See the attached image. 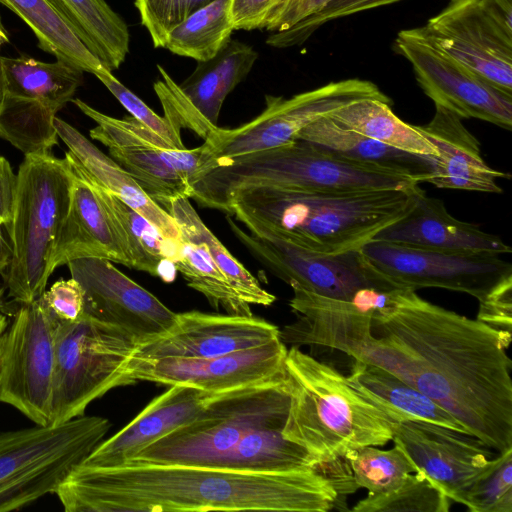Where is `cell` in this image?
<instances>
[{
	"label": "cell",
	"mask_w": 512,
	"mask_h": 512,
	"mask_svg": "<svg viewBox=\"0 0 512 512\" xmlns=\"http://www.w3.org/2000/svg\"><path fill=\"white\" fill-rule=\"evenodd\" d=\"M312 0H232L235 30H287L309 14Z\"/></svg>",
	"instance_id": "f35d334b"
},
{
	"label": "cell",
	"mask_w": 512,
	"mask_h": 512,
	"mask_svg": "<svg viewBox=\"0 0 512 512\" xmlns=\"http://www.w3.org/2000/svg\"><path fill=\"white\" fill-rule=\"evenodd\" d=\"M351 358L379 366L450 413L465 431L502 453L512 448V334L401 288L372 318Z\"/></svg>",
	"instance_id": "6da1fadb"
},
{
	"label": "cell",
	"mask_w": 512,
	"mask_h": 512,
	"mask_svg": "<svg viewBox=\"0 0 512 512\" xmlns=\"http://www.w3.org/2000/svg\"><path fill=\"white\" fill-rule=\"evenodd\" d=\"M106 418L79 416L57 425L0 433V512L19 510L59 485L103 441Z\"/></svg>",
	"instance_id": "ba28073f"
},
{
	"label": "cell",
	"mask_w": 512,
	"mask_h": 512,
	"mask_svg": "<svg viewBox=\"0 0 512 512\" xmlns=\"http://www.w3.org/2000/svg\"><path fill=\"white\" fill-rule=\"evenodd\" d=\"M353 360L348 381L393 421L419 420L467 433L450 413L409 383L379 366Z\"/></svg>",
	"instance_id": "4316f807"
},
{
	"label": "cell",
	"mask_w": 512,
	"mask_h": 512,
	"mask_svg": "<svg viewBox=\"0 0 512 512\" xmlns=\"http://www.w3.org/2000/svg\"><path fill=\"white\" fill-rule=\"evenodd\" d=\"M479 302L476 319L491 328L511 334L512 274L498 282Z\"/></svg>",
	"instance_id": "7bdbcfd3"
},
{
	"label": "cell",
	"mask_w": 512,
	"mask_h": 512,
	"mask_svg": "<svg viewBox=\"0 0 512 512\" xmlns=\"http://www.w3.org/2000/svg\"><path fill=\"white\" fill-rule=\"evenodd\" d=\"M214 0H135L141 23L153 45L163 48L168 32L188 16Z\"/></svg>",
	"instance_id": "60d3db41"
},
{
	"label": "cell",
	"mask_w": 512,
	"mask_h": 512,
	"mask_svg": "<svg viewBox=\"0 0 512 512\" xmlns=\"http://www.w3.org/2000/svg\"><path fill=\"white\" fill-rule=\"evenodd\" d=\"M416 177L341 156L295 139L274 148L216 163L191 185L199 206L228 214L233 196L245 189L273 187L312 191L409 189Z\"/></svg>",
	"instance_id": "5b68a950"
},
{
	"label": "cell",
	"mask_w": 512,
	"mask_h": 512,
	"mask_svg": "<svg viewBox=\"0 0 512 512\" xmlns=\"http://www.w3.org/2000/svg\"><path fill=\"white\" fill-rule=\"evenodd\" d=\"M462 504L471 512H512V448L494 456L472 480Z\"/></svg>",
	"instance_id": "74e56055"
},
{
	"label": "cell",
	"mask_w": 512,
	"mask_h": 512,
	"mask_svg": "<svg viewBox=\"0 0 512 512\" xmlns=\"http://www.w3.org/2000/svg\"><path fill=\"white\" fill-rule=\"evenodd\" d=\"M55 128L68 147L66 156L95 184L134 208L151 222L170 241L179 242L180 231L176 221L157 204L136 180L114 159L104 154L76 128L56 117Z\"/></svg>",
	"instance_id": "484cf974"
},
{
	"label": "cell",
	"mask_w": 512,
	"mask_h": 512,
	"mask_svg": "<svg viewBox=\"0 0 512 512\" xmlns=\"http://www.w3.org/2000/svg\"><path fill=\"white\" fill-rule=\"evenodd\" d=\"M333 0H312L308 16L317 13ZM306 18V17H305Z\"/></svg>",
	"instance_id": "681fc988"
},
{
	"label": "cell",
	"mask_w": 512,
	"mask_h": 512,
	"mask_svg": "<svg viewBox=\"0 0 512 512\" xmlns=\"http://www.w3.org/2000/svg\"><path fill=\"white\" fill-rule=\"evenodd\" d=\"M41 298L59 321L73 322L84 314V293L72 277L56 281Z\"/></svg>",
	"instance_id": "ee69618b"
},
{
	"label": "cell",
	"mask_w": 512,
	"mask_h": 512,
	"mask_svg": "<svg viewBox=\"0 0 512 512\" xmlns=\"http://www.w3.org/2000/svg\"><path fill=\"white\" fill-rule=\"evenodd\" d=\"M393 49L412 65L416 81L434 102L462 119L512 128V95L428 42L416 28L401 30Z\"/></svg>",
	"instance_id": "9a60e30c"
},
{
	"label": "cell",
	"mask_w": 512,
	"mask_h": 512,
	"mask_svg": "<svg viewBox=\"0 0 512 512\" xmlns=\"http://www.w3.org/2000/svg\"><path fill=\"white\" fill-rule=\"evenodd\" d=\"M0 3L19 16L35 34L39 47L57 60L93 75L105 68L47 0H0Z\"/></svg>",
	"instance_id": "d6a6232c"
},
{
	"label": "cell",
	"mask_w": 512,
	"mask_h": 512,
	"mask_svg": "<svg viewBox=\"0 0 512 512\" xmlns=\"http://www.w3.org/2000/svg\"><path fill=\"white\" fill-rule=\"evenodd\" d=\"M227 223L242 245L273 275L325 297L350 300L356 291L404 288L391 280L360 250L339 254L311 251L275 238H262L242 230L228 215Z\"/></svg>",
	"instance_id": "5bb4252c"
},
{
	"label": "cell",
	"mask_w": 512,
	"mask_h": 512,
	"mask_svg": "<svg viewBox=\"0 0 512 512\" xmlns=\"http://www.w3.org/2000/svg\"><path fill=\"white\" fill-rule=\"evenodd\" d=\"M415 126L438 152L424 182L441 189L502 192L497 180L510 178V175L491 168L484 161L480 142L464 126L460 116L435 105L431 121Z\"/></svg>",
	"instance_id": "cb8c5ba5"
},
{
	"label": "cell",
	"mask_w": 512,
	"mask_h": 512,
	"mask_svg": "<svg viewBox=\"0 0 512 512\" xmlns=\"http://www.w3.org/2000/svg\"><path fill=\"white\" fill-rule=\"evenodd\" d=\"M285 371L290 403L282 435L315 458L321 471L350 449L392 440V419L335 368L291 346Z\"/></svg>",
	"instance_id": "277c9868"
},
{
	"label": "cell",
	"mask_w": 512,
	"mask_h": 512,
	"mask_svg": "<svg viewBox=\"0 0 512 512\" xmlns=\"http://www.w3.org/2000/svg\"><path fill=\"white\" fill-rule=\"evenodd\" d=\"M17 192V174L9 162L0 156V223L7 228L13 218Z\"/></svg>",
	"instance_id": "f6af8a7d"
},
{
	"label": "cell",
	"mask_w": 512,
	"mask_h": 512,
	"mask_svg": "<svg viewBox=\"0 0 512 512\" xmlns=\"http://www.w3.org/2000/svg\"><path fill=\"white\" fill-rule=\"evenodd\" d=\"M8 42H9V36L7 34L6 29L3 26L2 19L0 16V50H1V47L4 44H7Z\"/></svg>",
	"instance_id": "f907efd6"
},
{
	"label": "cell",
	"mask_w": 512,
	"mask_h": 512,
	"mask_svg": "<svg viewBox=\"0 0 512 512\" xmlns=\"http://www.w3.org/2000/svg\"><path fill=\"white\" fill-rule=\"evenodd\" d=\"M372 240L448 253H511L498 236L454 218L442 200L427 196L421 188L410 210Z\"/></svg>",
	"instance_id": "603a6c76"
},
{
	"label": "cell",
	"mask_w": 512,
	"mask_h": 512,
	"mask_svg": "<svg viewBox=\"0 0 512 512\" xmlns=\"http://www.w3.org/2000/svg\"><path fill=\"white\" fill-rule=\"evenodd\" d=\"M72 183L68 160L51 153L26 155L19 167L13 218L6 228L12 257L2 275L8 296L21 305L37 300L46 290Z\"/></svg>",
	"instance_id": "8992f818"
},
{
	"label": "cell",
	"mask_w": 512,
	"mask_h": 512,
	"mask_svg": "<svg viewBox=\"0 0 512 512\" xmlns=\"http://www.w3.org/2000/svg\"><path fill=\"white\" fill-rule=\"evenodd\" d=\"M280 338V329L253 315L176 313L165 332L138 343L131 355L142 359H203L251 349Z\"/></svg>",
	"instance_id": "ffe728a7"
},
{
	"label": "cell",
	"mask_w": 512,
	"mask_h": 512,
	"mask_svg": "<svg viewBox=\"0 0 512 512\" xmlns=\"http://www.w3.org/2000/svg\"><path fill=\"white\" fill-rule=\"evenodd\" d=\"M360 251L404 288H443L478 301L512 274V265L496 253H448L377 240L368 241Z\"/></svg>",
	"instance_id": "2e32d148"
},
{
	"label": "cell",
	"mask_w": 512,
	"mask_h": 512,
	"mask_svg": "<svg viewBox=\"0 0 512 512\" xmlns=\"http://www.w3.org/2000/svg\"><path fill=\"white\" fill-rule=\"evenodd\" d=\"M180 231L181 240L172 263L187 285L203 294L210 305L227 314L253 315L250 305L233 289L228 279L211 257L206 244L182 219L173 217Z\"/></svg>",
	"instance_id": "4dcf8cb0"
},
{
	"label": "cell",
	"mask_w": 512,
	"mask_h": 512,
	"mask_svg": "<svg viewBox=\"0 0 512 512\" xmlns=\"http://www.w3.org/2000/svg\"><path fill=\"white\" fill-rule=\"evenodd\" d=\"M67 266L71 277L82 287L84 313L121 328L137 344L158 336L175 323V312L111 261L82 258Z\"/></svg>",
	"instance_id": "d6986e66"
},
{
	"label": "cell",
	"mask_w": 512,
	"mask_h": 512,
	"mask_svg": "<svg viewBox=\"0 0 512 512\" xmlns=\"http://www.w3.org/2000/svg\"><path fill=\"white\" fill-rule=\"evenodd\" d=\"M231 4L232 0H214L193 12L168 32L163 48L196 61L212 58L235 30Z\"/></svg>",
	"instance_id": "836d02e7"
},
{
	"label": "cell",
	"mask_w": 512,
	"mask_h": 512,
	"mask_svg": "<svg viewBox=\"0 0 512 512\" xmlns=\"http://www.w3.org/2000/svg\"><path fill=\"white\" fill-rule=\"evenodd\" d=\"M392 103L364 99L348 104L329 117L339 126L414 155L436 158L435 146L416 128L397 117Z\"/></svg>",
	"instance_id": "1f68e13d"
},
{
	"label": "cell",
	"mask_w": 512,
	"mask_h": 512,
	"mask_svg": "<svg viewBox=\"0 0 512 512\" xmlns=\"http://www.w3.org/2000/svg\"><path fill=\"white\" fill-rule=\"evenodd\" d=\"M136 345L126 331L85 313L58 320L50 425L83 416L91 402L127 385L124 368Z\"/></svg>",
	"instance_id": "9c48e42d"
},
{
	"label": "cell",
	"mask_w": 512,
	"mask_h": 512,
	"mask_svg": "<svg viewBox=\"0 0 512 512\" xmlns=\"http://www.w3.org/2000/svg\"><path fill=\"white\" fill-rule=\"evenodd\" d=\"M121 105L138 121L179 148H185L181 127L167 116H159L106 68L95 75Z\"/></svg>",
	"instance_id": "b9f144b4"
},
{
	"label": "cell",
	"mask_w": 512,
	"mask_h": 512,
	"mask_svg": "<svg viewBox=\"0 0 512 512\" xmlns=\"http://www.w3.org/2000/svg\"><path fill=\"white\" fill-rule=\"evenodd\" d=\"M83 71L62 61L0 56V137L25 156L58 143L55 118L82 84Z\"/></svg>",
	"instance_id": "30bf717a"
},
{
	"label": "cell",
	"mask_w": 512,
	"mask_h": 512,
	"mask_svg": "<svg viewBox=\"0 0 512 512\" xmlns=\"http://www.w3.org/2000/svg\"><path fill=\"white\" fill-rule=\"evenodd\" d=\"M172 217L185 221L206 244L218 268L222 271L239 297L249 305L269 306L275 295L265 290L258 280L241 264L205 225L190 202V198L179 196L165 208Z\"/></svg>",
	"instance_id": "e575fe53"
},
{
	"label": "cell",
	"mask_w": 512,
	"mask_h": 512,
	"mask_svg": "<svg viewBox=\"0 0 512 512\" xmlns=\"http://www.w3.org/2000/svg\"><path fill=\"white\" fill-rule=\"evenodd\" d=\"M344 459L354 487L364 488L369 494L389 492L398 487L409 473L416 471L409 457L395 444L388 450L377 446L353 448L345 453Z\"/></svg>",
	"instance_id": "d590c367"
},
{
	"label": "cell",
	"mask_w": 512,
	"mask_h": 512,
	"mask_svg": "<svg viewBox=\"0 0 512 512\" xmlns=\"http://www.w3.org/2000/svg\"><path fill=\"white\" fill-rule=\"evenodd\" d=\"M402 0H333L320 11L307 16L291 28L271 33L266 43L276 48L303 44L318 28L342 17L393 4Z\"/></svg>",
	"instance_id": "ab89813d"
},
{
	"label": "cell",
	"mask_w": 512,
	"mask_h": 512,
	"mask_svg": "<svg viewBox=\"0 0 512 512\" xmlns=\"http://www.w3.org/2000/svg\"><path fill=\"white\" fill-rule=\"evenodd\" d=\"M2 294H3V290L0 288V311L2 308Z\"/></svg>",
	"instance_id": "816d5d0a"
},
{
	"label": "cell",
	"mask_w": 512,
	"mask_h": 512,
	"mask_svg": "<svg viewBox=\"0 0 512 512\" xmlns=\"http://www.w3.org/2000/svg\"><path fill=\"white\" fill-rule=\"evenodd\" d=\"M57 323L40 297L21 305L3 337L0 402L36 425L51 424Z\"/></svg>",
	"instance_id": "4fadbf2b"
},
{
	"label": "cell",
	"mask_w": 512,
	"mask_h": 512,
	"mask_svg": "<svg viewBox=\"0 0 512 512\" xmlns=\"http://www.w3.org/2000/svg\"><path fill=\"white\" fill-rule=\"evenodd\" d=\"M257 58L250 45L230 39L215 56L197 61L194 71L178 85L193 108L217 125L225 98L246 78Z\"/></svg>",
	"instance_id": "83f0119b"
},
{
	"label": "cell",
	"mask_w": 512,
	"mask_h": 512,
	"mask_svg": "<svg viewBox=\"0 0 512 512\" xmlns=\"http://www.w3.org/2000/svg\"><path fill=\"white\" fill-rule=\"evenodd\" d=\"M296 139L305 140L356 161L375 164L424 182L434 158L407 153L360 133L345 129L329 116L309 124Z\"/></svg>",
	"instance_id": "f546056e"
},
{
	"label": "cell",
	"mask_w": 512,
	"mask_h": 512,
	"mask_svg": "<svg viewBox=\"0 0 512 512\" xmlns=\"http://www.w3.org/2000/svg\"><path fill=\"white\" fill-rule=\"evenodd\" d=\"M71 102L97 124L90 130V137L106 146L111 158L157 204L165 209L179 196L191 198V185L207 165L205 143L193 149L179 148L133 116L119 119L79 98Z\"/></svg>",
	"instance_id": "8fae6325"
},
{
	"label": "cell",
	"mask_w": 512,
	"mask_h": 512,
	"mask_svg": "<svg viewBox=\"0 0 512 512\" xmlns=\"http://www.w3.org/2000/svg\"><path fill=\"white\" fill-rule=\"evenodd\" d=\"M451 500L423 472L409 473L395 489L367 496L352 508L355 512H448Z\"/></svg>",
	"instance_id": "8d00e7d4"
},
{
	"label": "cell",
	"mask_w": 512,
	"mask_h": 512,
	"mask_svg": "<svg viewBox=\"0 0 512 512\" xmlns=\"http://www.w3.org/2000/svg\"><path fill=\"white\" fill-rule=\"evenodd\" d=\"M484 11L508 34L512 35V0H479Z\"/></svg>",
	"instance_id": "bcb514c9"
},
{
	"label": "cell",
	"mask_w": 512,
	"mask_h": 512,
	"mask_svg": "<svg viewBox=\"0 0 512 512\" xmlns=\"http://www.w3.org/2000/svg\"><path fill=\"white\" fill-rule=\"evenodd\" d=\"M109 71L129 53L128 26L105 0H47Z\"/></svg>",
	"instance_id": "f1b7e54d"
},
{
	"label": "cell",
	"mask_w": 512,
	"mask_h": 512,
	"mask_svg": "<svg viewBox=\"0 0 512 512\" xmlns=\"http://www.w3.org/2000/svg\"><path fill=\"white\" fill-rule=\"evenodd\" d=\"M417 31L434 47L512 95V35L479 0H450Z\"/></svg>",
	"instance_id": "ac0fdd59"
},
{
	"label": "cell",
	"mask_w": 512,
	"mask_h": 512,
	"mask_svg": "<svg viewBox=\"0 0 512 512\" xmlns=\"http://www.w3.org/2000/svg\"><path fill=\"white\" fill-rule=\"evenodd\" d=\"M392 441L451 500L462 504L472 480L495 456L486 444L464 432L435 423L391 422Z\"/></svg>",
	"instance_id": "44dd1931"
},
{
	"label": "cell",
	"mask_w": 512,
	"mask_h": 512,
	"mask_svg": "<svg viewBox=\"0 0 512 512\" xmlns=\"http://www.w3.org/2000/svg\"><path fill=\"white\" fill-rule=\"evenodd\" d=\"M286 344L281 337L264 345L203 359L130 357L124 368L127 385L148 381L218 394L284 377Z\"/></svg>",
	"instance_id": "e0dca14e"
},
{
	"label": "cell",
	"mask_w": 512,
	"mask_h": 512,
	"mask_svg": "<svg viewBox=\"0 0 512 512\" xmlns=\"http://www.w3.org/2000/svg\"><path fill=\"white\" fill-rule=\"evenodd\" d=\"M419 185L409 189L312 191L260 187L237 192L229 203L249 233L311 251L360 250L413 206Z\"/></svg>",
	"instance_id": "3957f363"
},
{
	"label": "cell",
	"mask_w": 512,
	"mask_h": 512,
	"mask_svg": "<svg viewBox=\"0 0 512 512\" xmlns=\"http://www.w3.org/2000/svg\"><path fill=\"white\" fill-rule=\"evenodd\" d=\"M8 327V320L7 318L0 313V375H1V365H2V344H3V337L4 333Z\"/></svg>",
	"instance_id": "c3c4849f"
},
{
	"label": "cell",
	"mask_w": 512,
	"mask_h": 512,
	"mask_svg": "<svg viewBox=\"0 0 512 512\" xmlns=\"http://www.w3.org/2000/svg\"><path fill=\"white\" fill-rule=\"evenodd\" d=\"M55 494L66 512H328L341 497L320 468L252 472L172 464H80Z\"/></svg>",
	"instance_id": "7a4b0ae2"
},
{
	"label": "cell",
	"mask_w": 512,
	"mask_h": 512,
	"mask_svg": "<svg viewBox=\"0 0 512 512\" xmlns=\"http://www.w3.org/2000/svg\"><path fill=\"white\" fill-rule=\"evenodd\" d=\"M73 183L69 209L61 227L51 267L82 258H102L129 267L114 221L99 188L67 156Z\"/></svg>",
	"instance_id": "7402d4cb"
},
{
	"label": "cell",
	"mask_w": 512,
	"mask_h": 512,
	"mask_svg": "<svg viewBox=\"0 0 512 512\" xmlns=\"http://www.w3.org/2000/svg\"><path fill=\"white\" fill-rule=\"evenodd\" d=\"M364 99L392 103L375 83L362 79L330 82L290 98L266 95L265 109L251 121L234 129L215 126L208 133L204 139L208 162L203 173L220 161L289 143L314 121Z\"/></svg>",
	"instance_id": "7c38bea8"
},
{
	"label": "cell",
	"mask_w": 512,
	"mask_h": 512,
	"mask_svg": "<svg viewBox=\"0 0 512 512\" xmlns=\"http://www.w3.org/2000/svg\"><path fill=\"white\" fill-rule=\"evenodd\" d=\"M289 403L286 375L215 394L194 419L146 447L126 464L214 468L247 433L286 420Z\"/></svg>",
	"instance_id": "52a82bcc"
},
{
	"label": "cell",
	"mask_w": 512,
	"mask_h": 512,
	"mask_svg": "<svg viewBox=\"0 0 512 512\" xmlns=\"http://www.w3.org/2000/svg\"><path fill=\"white\" fill-rule=\"evenodd\" d=\"M12 257V246L6 228L0 223V274L7 269Z\"/></svg>",
	"instance_id": "7dc6e473"
},
{
	"label": "cell",
	"mask_w": 512,
	"mask_h": 512,
	"mask_svg": "<svg viewBox=\"0 0 512 512\" xmlns=\"http://www.w3.org/2000/svg\"><path fill=\"white\" fill-rule=\"evenodd\" d=\"M214 395L192 387L170 386L125 427L102 441L81 465L103 468L126 464L146 447L194 419Z\"/></svg>",
	"instance_id": "d4e9b609"
}]
</instances>
